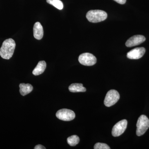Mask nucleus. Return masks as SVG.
Listing matches in <instances>:
<instances>
[{"label":"nucleus","mask_w":149,"mask_h":149,"mask_svg":"<svg viewBox=\"0 0 149 149\" xmlns=\"http://www.w3.org/2000/svg\"><path fill=\"white\" fill-rule=\"evenodd\" d=\"M15 46L16 44L13 39L5 40L0 49V56L3 58L9 59L13 55Z\"/></svg>","instance_id":"obj_1"},{"label":"nucleus","mask_w":149,"mask_h":149,"mask_svg":"<svg viewBox=\"0 0 149 149\" xmlns=\"http://www.w3.org/2000/svg\"><path fill=\"white\" fill-rule=\"evenodd\" d=\"M107 17L106 12L103 10H91L89 11L86 15L88 21L93 23L100 22L105 20Z\"/></svg>","instance_id":"obj_2"},{"label":"nucleus","mask_w":149,"mask_h":149,"mask_svg":"<svg viewBox=\"0 0 149 149\" xmlns=\"http://www.w3.org/2000/svg\"><path fill=\"white\" fill-rule=\"evenodd\" d=\"M136 134L140 136L143 135L149 128V119L144 115H142L139 117L137 121Z\"/></svg>","instance_id":"obj_3"},{"label":"nucleus","mask_w":149,"mask_h":149,"mask_svg":"<svg viewBox=\"0 0 149 149\" xmlns=\"http://www.w3.org/2000/svg\"><path fill=\"white\" fill-rule=\"evenodd\" d=\"M120 99L119 93L116 90H111L107 93L104 104L107 107H110L115 104Z\"/></svg>","instance_id":"obj_4"},{"label":"nucleus","mask_w":149,"mask_h":149,"mask_svg":"<svg viewBox=\"0 0 149 149\" xmlns=\"http://www.w3.org/2000/svg\"><path fill=\"white\" fill-rule=\"evenodd\" d=\"M78 61L80 64L86 66H92L97 63L95 56L89 53H85L80 55Z\"/></svg>","instance_id":"obj_5"},{"label":"nucleus","mask_w":149,"mask_h":149,"mask_svg":"<svg viewBox=\"0 0 149 149\" xmlns=\"http://www.w3.org/2000/svg\"><path fill=\"white\" fill-rule=\"evenodd\" d=\"M56 116L60 120L63 121H70L74 119L75 114L74 112L71 110L63 109L57 112Z\"/></svg>","instance_id":"obj_6"},{"label":"nucleus","mask_w":149,"mask_h":149,"mask_svg":"<svg viewBox=\"0 0 149 149\" xmlns=\"http://www.w3.org/2000/svg\"><path fill=\"white\" fill-rule=\"evenodd\" d=\"M128 122L125 119L119 121L113 126L112 130V135L113 137H118L124 133L127 128Z\"/></svg>","instance_id":"obj_7"},{"label":"nucleus","mask_w":149,"mask_h":149,"mask_svg":"<svg viewBox=\"0 0 149 149\" xmlns=\"http://www.w3.org/2000/svg\"><path fill=\"white\" fill-rule=\"evenodd\" d=\"M146 37L143 35H136L129 38L125 43V45L128 47H131L139 45L146 41Z\"/></svg>","instance_id":"obj_8"},{"label":"nucleus","mask_w":149,"mask_h":149,"mask_svg":"<svg viewBox=\"0 0 149 149\" xmlns=\"http://www.w3.org/2000/svg\"><path fill=\"white\" fill-rule=\"evenodd\" d=\"M145 52L146 49L144 47L135 48L128 52L127 54V57L130 59H138L142 57Z\"/></svg>","instance_id":"obj_9"},{"label":"nucleus","mask_w":149,"mask_h":149,"mask_svg":"<svg viewBox=\"0 0 149 149\" xmlns=\"http://www.w3.org/2000/svg\"><path fill=\"white\" fill-rule=\"evenodd\" d=\"M34 36L35 39L40 40L42 38L44 35L43 27L40 22H37L34 24L33 27Z\"/></svg>","instance_id":"obj_10"},{"label":"nucleus","mask_w":149,"mask_h":149,"mask_svg":"<svg viewBox=\"0 0 149 149\" xmlns=\"http://www.w3.org/2000/svg\"><path fill=\"white\" fill-rule=\"evenodd\" d=\"M47 67L46 62L44 61L39 62L37 66L33 70L32 73L35 75H39L42 74L45 71Z\"/></svg>","instance_id":"obj_11"},{"label":"nucleus","mask_w":149,"mask_h":149,"mask_svg":"<svg viewBox=\"0 0 149 149\" xmlns=\"http://www.w3.org/2000/svg\"><path fill=\"white\" fill-rule=\"evenodd\" d=\"M19 92L22 96H25L31 93L33 90V86L30 84L21 83L19 84Z\"/></svg>","instance_id":"obj_12"},{"label":"nucleus","mask_w":149,"mask_h":149,"mask_svg":"<svg viewBox=\"0 0 149 149\" xmlns=\"http://www.w3.org/2000/svg\"><path fill=\"white\" fill-rule=\"evenodd\" d=\"M69 91L72 93H79V92H85L86 89L83 87V85L81 83H73L70 85Z\"/></svg>","instance_id":"obj_13"},{"label":"nucleus","mask_w":149,"mask_h":149,"mask_svg":"<svg viewBox=\"0 0 149 149\" xmlns=\"http://www.w3.org/2000/svg\"><path fill=\"white\" fill-rule=\"evenodd\" d=\"M80 142V139L78 136L76 135H73L68 137L67 139L68 143L71 146H74L79 143Z\"/></svg>","instance_id":"obj_14"},{"label":"nucleus","mask_w":149,"mask_h":149,"mask_svg":"<svg viewBox=\"0 0 149 149\" xmlns=\"http://www.w3.org/2000/svg\"><path fill=\"white\" fill-rule=\"evenodd\" d=\"M47 2L60 10L63 9V3L61 0H47Z\"/></svg>","instance_id":"obj_15"},{"label":"nucleus","mask_w":149,"mask_h":149,"mask_svg":"<svg viewBox=\"0 0 149 149\" xmlns=\"http://www.w3.org/2000/svg\"><path fill=\"white\" fill-rule=\"evenodd\" d=\"M95 149H110V148L106 144L98 143L94 146Z\"/></svg>","instance_id":"obj_16"},{"label":"nucleus","mask_w":149,"mask_h":149,"mask_svg":"<svg viewBox=\"0 0 149 149\" xmlns=\"http://www.w3.org/2000/svg\"><path fill=\"white\" fill-rule=\"evenodd\" d=\"M114 1L120 4H124L126 1V0H114Z\"/></svg>","instance_id":"obj_17"},{"label":"nucleus","mask_w":149,"mask_h":149,"mask_svg":"<svg viewBox=\"0 0 149 149\" xmlns=\"http://www.w3.org/2000/svg\"><path fill=\"white\" fill-rule=\"evenodd\" d=\"M35 149H45L46 148H45L44 146H42L41 145H38L36 146L34 148Z\"/></svg>","instance_id":"obj_18"}]
</instances>
